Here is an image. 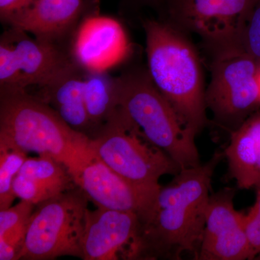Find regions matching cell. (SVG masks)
Masks as SVG:
<instances>
[{
	"label": "cell",
	"mask_w": 260,
	"mask_h": 260,
	"mask_svg": "<svg viewBox=\"0 0 260 260\" xmlns=\"http://www.w3.org/2000/svg\"><path fill=\"white\" fill-rule=\"evenodd\" d=\"M225 158L216 152L206 164L181 169L160 187L151 206L139 217L138 259H179L198 254L204 232L215 169Z\"/></svg>",
	"instance_id": "cell-1"
},
{
	"label": "cell",
	"mask_w": 260,
	"mask_h": 260,
	"mask_svg": "<svg viewBox=\"0 0 260 260\" xmlns=\"http://www.w3.org/2000/svg\"><path fill=\"white\" fill-rule=\"evenodd\" d=\"M143 27L150 78L183 126L196 137L208 123L199 53L189 34L166 20L146 19Z\"/></svg>",
	"instance_id": "cell-2"
},
{
	"label": "cell",
	"mask_w": 260,
	"mask_h": 260,
	"mask_svg": "<svg viewBox=\"0 0 260 260\" xmlns=\"http://www.w3.org/2000/svg\"><path fill=\"white\" fill-rule=\"evenodd\" d=\"M0 143L50 155L68 168L75 181L95 158L88 136L70 127L25 89L0 88Z\"/></svg>",
	"instance_id": "cell-3"
},
{
	"label": "cell",
	"mask_w": 260,
	"mask_h": 260,
	"mask_svg": "<svg viewBox=\"0 0 260 260\" xmlns=\"http://www.w3.org/2000/svg\"><path fill=\"white\" fill-rule=\"evenodd\" d=\"M119 107L149 142L161 149L181 169L200 165L194 135L181 124L148 70L133 67L116 77Z\"/></svg>",
	"instance_id": "cell-4"
},
{
	"label": "cell",
	"mask_w": 260,
	"mask_h": 260,
	"mask_svg": "<svg viewBox=\"0 0 260 260\" xmlns=\"http://www.w3.org/2000/svg\"><path fill=\"white\" fill-rule=\"evenodd\" d=\"M94 155L135 187L156 196L162 176H175L181 168L164 150L145 138L119 108L114 118L93 138Z\"/></svg>",
	"instance_id": "cell-5"
},
{
	"label": "cell",
	"mask_w": 260,
	"mask_h": 260,
	"mask_svg": "<svg viewBox=\"0 0 260 260\" xmlns=\"http://www.w3.org/2000/svg\"><path fill=\"white\" fill-rule=\"evenodd\" d=\"M88 200L78 186L36 205L19 259L50 260L64 256L83 259Z\"/></svg>",
	"instance_id": "cell-6"
},
{
	"label": "cell",
	"mask_w": 260,
	"mask_h": 260,
	"mask_svg": "<svg viewBox=\"0 0 260 260\" xmlns=\"http://www.w3.org/2000/svg\"><path fill=\"white\" fill-rule=\"evenodd\" d=\"M211 56L205 104L217 125L231 134L260 109L259 63L242 48Z\"/></svg>",
	"instance_id": "cell-7"
},
{
	"label": "cell",
	"mask_w": 260,
	"mask_h": 260,
	"mask_svg": "<svg viewBox=\"0 0 260 260\" xmlns=\"http://www.w3.org/2000/svg\"><path fill=\"white\" fill-rule=\"evenodd\" d=\"M258 0H165L166 20L201 38L211 54L241 47L248 17Z\"/></svg>",
	"instance_id": "cell-8"
},
{
	"label": "cell",
	"mask_w": 260,
	"mask_h": 260,
	"mask_svg": "<svg viewBox=\"0 0 260 260\" xmlns=\"http://www.w3.org/2000/svg\"><path fill=\"white\" fill-rule=\"evenodd\" d=\"M78 65L64 46L10 28L0 39V88H42Z\"/></svg>",
	"instance_id": "cell-9"
},
{
	"label": "cell",
	"mask_w": 260,
	"mask_h": 260,
	"mask_svg": "<svg viewBox=\"0 0 260 260\" xmlns=\"http://www.w3.org/2000/svg\"><path fill=\"white\" fill-rule=\"evenodd\" d=\"M129 38L120 22L99 13V1L85 15L70 43L73 60L86 73L108 72L131 52Z\"/></svg>",
	"instance_id": "cell-10"
},
{
	"label": "cell",
	"mask_w": 260,
	"mask_h": 260,
	"mask_svg": "<svg viewBox=\"0 0 260 260\" xmlns=\"http://www.w3.org/2000/svg\"><path fill=\"white\" fill-rule=\"evenodd\" d=\"M235 191L225 189L210 196L203 239L195 259H249L245 213L235 208Z\"/></svg>",
	"instance_id": "cell-11"
},
{
	"label": "cell",
	"mask_w": 260,
	"mask_h": 260,
	"mask_svg": "<svg viewBox=\"0 0 260 260\" xmlns=\"http://www.w3.org/2000/svg\"><path fill=\"white\" fill-rule=\"evenodd\" d=\"M140 232L137 213L102 208L88 210L83 259H138Z\"/></svg>",
	"instance_id": "cell-12"
},
{
	"label": "cell",
	"mask_w": 260,
	"mask_h": 260,
	"mask_svg": "<svg viewBox=\"0 0 260 260\" xmlns=\"http://www.w3.org/2000/svg\"><path fill=\"white\" fill-rule=\"evenodd\" d=\"M99 0H35L3 22L10 28L64 46Z\"/></svg>",
	"instance_id": "cell-13"
},
{
	"label": "cell",
	"mask_w": 260,
	"mask_h": 260,
	"mask_svg": "<svg viewBox=\"0 0 260 260\" xmlns=\"http://www.w3.org/2000/svg\"><path fill=\"white\" fill-rule=\"evenodd\" d=\"M75 182L97 208L133 212L139 217L148 211L155 198L135 187L95 156Z\"/></svg>",
	"instance_id": "cell-14"
},
{
	"label": "cell",
	"mask_w": 260,
	"mask_h": 260,
	"mask_svg": "<svg viewBox=\"0 0 260 260\" xmlns=\"http://www.w3.org/2000/svg\"><path fill=\"white\" fill-rule=\"evenodd\" d=\"M68 168L48 155L28 158L14 181L17 198L37 205L53 197L77 187Z\"/></svg>",
	"instance_id": "cell-15"
},
{
	"label": "cell",
	"mask_w": 260,
	"mask_h": 260,
	"mask_svg": "<svg viewBox=\"0 0 260 260\" xmlns=\"http://www.w3.org/2000/svg\"><path fill=\"white\" fill-rule=\"evenodd\" d=\"M85 75L86 72L76 65L41 88L38 98L51 106L70 127L93 138L95 132L85 105Z\"/></svg>",
	"instance_id": "cell-16"
},
{
	"label": "cell",
	"mask_w": 260,
	"mask_h": 260,
	"mask_svg": "<svg viewBox=\"0 0 260 260\" xmlns=\"http://www.w3.org/2000/svg\"><path fill=\"white\" fill-rule=\"evenodd\" d=\"M223 153L229 174L239 189L260 186V109L231 133Z\"/></svg>",
	"instance_id": "cell-17"
},
{
	"label": "cell",
	"mask_w": 260,
	"mask_h": 260,
	"mask_svg": "<svg viewBox=\"0 0 260 260\" xmlns=\"http://www.w3.org/2000/svg\"><path fill=\"white\" fill-rule=\"evenodd\" d=\"M85 82V105L95 136L119 110L117 82L107 72L86 73Z\"/></svg>",
	"instance_id": "cell-18"
},
{
	"label": "cell",
	"mask_w": 260,
	"mask_h": 260,
	"mask_svg": "<svg viewBox=\"0 0 260 260\" xmlns=\"http://www.w3.org/2000/svg\"><path fill=\"white\" fill-rule=\"evenodd\" d=\"M36 205L24 200L0 210V260L20 257L27 226Z\"/></svg>",
	"instance_id": "cell-19"
},
{
	"label": "cell",
	"mask_w": 260,
	"mask_h": 260,
	"mask_svg": "<svg viewBox=\"0 0 260 260\" xmlns=\"http://www.w3.org/2000/svg\"><path fill=\"white\" fill-rule=\"evenodd\" d=\"M28 158L27 153L20 149L0 143V210L9 208L17 198L13 181Z\"/></svg>",
	"instance_id": "cell-20"
},
{
	"label": "cell",
	"mask_w": 260,
	"mask_h": 260,
	"mask_svg": "<svg viewBox=\"0 0 260 260\" xmlns=\"http://www.w3.org/2000/svg\"><path fill=\"white\" fill-rule=\"evenodd\" d=\"M241 47L260 63V0L248 17L241 38Z\"/></svg>",
	"instance_id": "cell-21"
},
{
	"label": "cell",
	"mask_w": 260,
	"mask_h": 260,
	"mask_svg": "<svg viewBox=\"0 0 260 260\" xmlns=\"http://www.w3.org/2000/svg\"><path fill=\"white\" fill-rule=\"evenodd\" d=\"M245 229L250 251L249 259H260V186L256 189L255 203L245 213Z\"/></svg>",
	"instance_id": "cell-22"
},
{
	"label": "cell",
	"mask_w": 260,
	"mask_h": 260,
	"mask_svg": "<svg viewBox=\"0 0 260 260\" xmlns=\"http://www.w3.org/2000/svg\"><path fill=\"white\" fill-rule=\"evenodd\" d=\"M35 0H0L1 21L17 12L27 8Z\"/></svg>",
	"instance_id": "cell-23"
},
{
	"label": "cell",
	"mask_w": 260,
	"mask_h": 260,
	"mask_svg": "<svg viewBox=\"0 0 260 260\" xmlns=\"http://www.w3.org/2000/svg\"><path fill=\"white\" fill-rule=\"evenodd\" d=\"M130 3L138 5V6L148 7L157 11H162L165 0H126Z\"/></svg>",
	"instance_id": "cell-24"
},
{
	"label": "cell",
	"mask_w": 260,
	"mask_h": 260,
	"mask_svg": "<svg viewBox=\"0 0 260 260\" xmlns=\"http://www.w3.org/2000/svg\"><path fill=\"white\" fill-rule=\"evenodd\" d=\"M258 80H259V88H260V63L259 64V70H258Z\"/></svg>",
	"instance_id": "cell-25"
}]
</instances>
